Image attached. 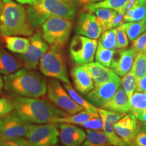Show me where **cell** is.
I'll return each mask as SVG.
<instances>
[{
	"label": "cell",
	"instance_id": "1",
	"mask_svg": "<svg viewBox=\"0 0 146 146\" xmlns=\"http://www.w3.org/2000/svg\"><path fill=\"white\" fill-rule=\"evenodd\" d=\"M13 110L11 114L31 123H57L58 118L68 114L50 102L37 98L19 96L10 93Z\"/></svg>",
	"mask_w": 146,
	"mask_h": 146
},
{
	"label": "cell",
	"instance_id": "2",
	"mask_svg": "<svg viewBox=\"0 0 146 146\" xmlns=\"http://www.w3.org/2000/svg\"><path fill=\"white\" fill-rule=\"evenodd\" d=\"M3 87L11 94L27 98H39L47 93L45 78L32 70L21 69L3 77Z\"/></svg>",
	"mask_w": 146,
	"mask_h": 146
},
{
	"label": "cell",
	"instance_id": "3",
	"mask_svg": "<svg viewBox=\"0 0 146 146\" xmlns=\"http://www.w3.org/2000/svg\"><path fill=\"white\" fill-rule=\"evenodd\" d=\"M78 2V0H36L27 8L29 21L33 28H38L50 16L73 21Z\"/></svg>",
	"mask_w": 146,
	"mask_h": 146
},
{
	"label": "cell",
	"instance_id": "4",
	"mask_svg": "<svg viewBox=\"0 0 146 146\" xmlns=\"http://www.w3.org/2000/svg\"><path fill=\"white\" fill-rule=\"evenodd\" d=\"M0 33L5 36H31L33 27L25 7L13 0H3L0 15Z\"/></svg>",
	"mask_w": 146,
	"mask_h": 146
},
{
	"label": "cell",
	"instance_id": "5",
	"mask_svg": "<svg viewBox=\"0 0 146 146\" xmlns=\"http://www.w3.org/2000/svg\"><path fill=\"white\" fill-rule=\"evenodd\" d=\"M62 49L58 45H51L40 60L39 70L43 75L70 84Z\"/></svg>",
	"mask_w": 146,
	"mask_h": 146
},
{
	"label": "cell",
	"instance_id": "6",
	"mask_svg": "<svg viewBox=\"0 0 146 146\" xmlns=\"http://www.w3.org/2000/svg\"><path fill=\"white\" fill-rule=\"evenodd\" d=\"M41 27L42 36L47 43L58 45L64 48L70 37L72 22L57 16H50Z\"/></svg>",
	"mask_w": 146,
	"mask_h": 146
},
{
	"label": "cell",
	"instance_id": "7",
	"mask_svg": "<svg viewBox=\"0 0 146 146\" xmlns=\"http://www.w3.org/2000/svg\"><path fill=\"white\" fill-rule=\"evenodd\" d=\"M98 41L76 35L72 38L69 46V54L72 61L78 66L94 62Z\"/></svg>",
	"mask_w": 146,
	"mask_h": 146
},
{
	"label": "cell",
	"instance_id": "8",
	"mask_svg": "<svg viewBox=\"0 0 146 146\" xmlns=\"http://www.w3.org/2000/svg\"><path fill=\"white\" fill-rule=\"evenodd\" d=\"M47 97L55 106L72 115L83 110L69 96L58 80L51 79L47 84Z\"/></svg>",
	"mask_w": 146,
	"mask_h": 146
},
{
	"label": "cell",
	"instance_id": "9",
	"mask_svg": "<svg viewBox=\"0 0 146 146\" xmlns=\"http://www.w3.org/2000/svg\"><path fill=\"white\" fill-rule=\"evenodd\" d=\"M32 125L12 114L0 118V143L27 137Z\"/></svg>",
	"mask_w": 146,
	"mask_h": 146
},
{
	"label": "cell",
	"instance_id": "10",
	"mask_svg": "<svg viewBox=\"0 0 146 146\" xmlns=\"http://www.w3.org/2000/svg\"><path fill=\"white\" fill-rule=\"evenodd\" d=\"M29 45L25 54H18L22 64L27 70H36L40 60L48 50V45L43 39L40 32L36 33L29 39Z\"/></svg>",
	"mask_w": 146,
	"mask_h": 146
},
{
	"label": "cell",
	"instance_id": "11",
	"mask_svg": "<svg viewBox=\"0 0 146 146\" xmlns=\"http://www.w3.org/2000/svg\"><path fill=\"white\" fill-rule=\"evenodd\" d=\"M57 123L32 125L27 136L29 146H54L58 143L60 132Z\"/></svg>",
	"mask_w": 146,
	"mask_h": 146
},
{
	"label": "cell",
	"instance_id": "12",
	"mask_svg": "<svg viewBox=\"0 0 146 146\" xmlns=\"http://www.w3.org/2000/svg\"><path fill=\"white\" fill-rule=\"evenodd\" d=\"M120 81L121 79L119 77L95 85L94 88L87 94V100L96 106L101 107L112 98L120 86Z\"/></svg>",
	"mask_w": 146,
	"mask_h": 146
},
{
	"label": "cell",
	"instance_id": "13",
	"mask_svg": "<svg viewBox=\"0 0 146 146\" xmlns=\"http://www.w3.org/2000/svg\"><path fill=\"white\" fill-rule=\"evenodd\" d=\"M76 33L93 39H98L103 32L102 27L94 14L81 12L78 18L75 28Z\"/></svg>",
	"mask_w": 146,
	"mask_h": 146
},
{
	"label": "cell",
	"instance_id": "14",
	"mask_svg": "<svg viewBox=\"0 0 146 146\" xmlns=\"http://www.w3.org/2000/svg\"><path fill=\"white\" fill-rule=\"evenodd\" d=\"M140 128L138 120L130 113L124 115L114 125L116 134L129 146H133V140Z\"/></svg>",
	"mask_w": 146,
	"mask_h": 146
},
{
	"label": "cell",
	"instance_id": "15",
	"mask_svg": "<svg viewBox=\"0 0 146 146\" xmlns=\"http://www.w3.org/2000/svg\"><path fill=\"white\" fill-rule=\"evenodd\" d=\"M135 53L132 49H116L113 55L110 68L119 77H123L131 70Z\"/></svg>",
	"mask_w": 146,
	"mask_h": 146
},
{
	"label": "cell",
	"instance_id": "16",
	"mask_svg": "<svg viewBox=\"0 0 146 146\" xmlns=\"http://www.w3.org/2000/svg\"><path fill=\"white\" fill-rule=\"evenodd\" d=\"M60 138L65 146H81L86 139V133L73 124L61 123L60 125Z\"/></svg>",
	"mask_w": 146,
	"mask_h": 146
},
{
	"label": "cell",
	"instance_id": "17",
	"mask_svg": "<svg viewBox=\"0 0 146 146\" xmlns=\"http://www.w3.org/2000/svg\"><path fill=\"white\" fill-rule=\"evenodd\" d=\"M90 76L95 85H99L106 82L119 78L110 68L104 66L98 62L85 64L80 66Z\"/></svg>",
	"mask_w": 146,
	"mask_h": 146
},
{
	"label": "cell",
	"instance_id": "18",
	"mask_svg": "<svg viewBox=\"0 0 146 146\" xmlns=\"http://www.w3.org/2000/svg\"><path fill=\"white\" fill-rule=\"evenodd\" d=\"M100 108L124 114L129 113V100L121 85L112 98Z\"/></svg>",
	"mask_w": 146,
	"mask_h": 146
},
{
	"label": "cell",
	"instance_id": "19",
	"mask_svg": "<svg viewBox=\"0 0 146 146\" xmlns=\"http://www.w3.org/2000/svg\"><path fill=\"white\" fill-rule=\"evenodd\" d=\"M74 87L81 94L86 95L94 88V83L90 76L80 66L71 71Z\"/></svg>",
	"mask_w": 146,
	"mask_h": 146
},
{
	"label": "cell",
	"instance_id": "20",
	"mask_svg": "<svg viewBox=\"0 0 146 146\" xmlns=\"http://www.w3.org/2000/svg\"><path fill=\"white\" fill-rule=\"evenodd\" d=\"M20 60L7 52L0 49V74L8 75L15 72L21 67Z\"/></svg>",
	"mask_w": 146,
	"mask_h": 146
},
{
	"label": "cell",
	"instance_id": "21",
	"mask_svg": "<svg viewBox=\"0 0 146 146\" xmlns=\"http://www.w3.org/2000/svg\"><path fill=\"white\" fill-rule=\"evenodd\" d=\"M129 0H102L94 3H87L85 4V10L91 12L95 9L104 8L112 9L118 12L125 14L124 7Z\"/></svg>",
	"mask_w": 146,
	"mask_h": 146
},
{
	"label": "cell",
	"instance_id": "22",
	"mask_svg": "<svg viewBox=\"0 0 146 146\" xmlns=\"http://www.w3.org/2000/svg\"><path fill=\"white\" fill-rule=\"evenodd\" d=\"M146 17V0H135L124 15V22H135Z\"/></svg>",
	"mask_w": 146,
	"mask_h": 146
},
{
	"label": "cell",
	"instance_id": "23",
	"mask_svg": "<svg viewBox=\"0 0 146 146\" xmlns=\"http://www.w3.org/2000/svg\"><path fill=\"white\" fill-rule=\"evenodd\" d=\"M7 49L18 54H23L26 52L29 45V39L18 36L2 35Z\"/></svg>",
	"mask_w": 146,
	"mask_h": 146
},
{
	"label": "cell",
	"instance_id": "24",
	"mask_svg": "<svg viewBox=\"0 0 146 146\" xmlns=\"http://www.w3.org/2000/svg\"><path fill=\"white\" fill-rule=\"evenodd\" d=\"M86 139L81 146H110L106 135L103 130L87 129Z\"/></svg>",
	"mask_w": 146,
	"mask_h": 146
},
{
	"label": "cell",
	"instance_id": "25",
	"mask_svg": "<svg viewBox=\"0 0 146 146\" xmlns=\"http://www.w3.org/2000/svg\"><path fill=\"white\" fill-rule=\"evenodd\" d=\"M130 41H133L140 35L146 31V17L135 22H127L121 25Z\"/></svg>",
	"mask_w": 146,
	"mask_h": 146
},
{
	"label": "cell",
	"instance_id": "26",
	"mask_svg": "<svg viewBox=\"0 0 146 146\" xmlns=\"http://www.w3.org/2000/svg\"><path fill=\"white\" fill-rule=\"evenodd\" d=\"M146 110V94L135 91L129 98V113L137 118Z\"/></svg>",
	"mask_w": 146,
	"mask_h": 146
},
{
	"label": "cell",
	"instance_id": "27",
	"mask_svg": "<svg viewBox=\"0 0 146 146\" xmlns=\"http://www.w3.org/2000/svg\"><path fill=\"white\" fill-rule=\"evenodd\" d=\"M64 88L66 89V91L68 92L69 96L71 97V98L76 102L78 106L82 107L84 110L87 112L92 113V114H98V109L96 106L90 103L88 100H85L83 98L81 95L78 94L73 87L71 86L70 84L68 83H64Z\"/></svg>",
	"mask_w": 146,
	"mask_h": 146
},
{
	"label": "cell",
	"instance_id": "28",
	"mask_svg": "<svg viewBox=\"0 0 146 146\" xmlns=\"http://www.w3.org/2000/svg\"><path fill=\"white\" fill-rule=\"evenodd\" d=\"M99 114H92V113L88 112L83 110L80 111V112L76 113V114L67 115L66 116H64V117L58 118L57 123H66L73 124V125L75 124V125H80L84 122L87 121V120L91 119V118L99 117Z\"/></svg>",
	"mask_w": 146,
	"mask_h": 146
},
{
	"label": "cell",
	"instance_id": "29",
	"mask_svg": "<svg viewBox=\"0 0 146 146\" xmlns=\"http://www.w3.org/2000/svg\"><path fill=\"white\" fill-rule=\"evenodd\" d=\"M137 84V79L135 73L133 69L131 68V70L125 76H123V78L120 81L121 87H123L127 94L129 100L133 94V93L135 91Z\"/></svg>",
	"mask_w": 146,
	"mask_h": 146
},
{
	"label": "cell",
	"instance_id": "30",
	"mask_svg": "<svg viewBox=\"0 0 146 146\" xmlns=\"http://www.w3.org/2000/svg\"><path fill=\"white\" fill-rule=\"evenodd\" d=\"M91 13L94 14L97 19L102 27V30L104 31L107 25L110 23L111 21L117 14V12L112 9H108L104 8H100L95 9L91 11Z\"/></svg>",
	"mask_w": 146,
	"mask_h": 146
},
{
	"label": "cell",
	"instance_id": "31",
	"mask_svg": "<svg viewBox=\"0 0 146 146\" xmlns=\"http://www.w3.org/2000/svg\"><path fill=\"white\" fill-rule=\"evenodd\" d=\"M116 50H110L104 47L100 43H98V47L95 54L97 62L101 64L108 68H110L113 55Z\"/></svg>",
	"mask_w": 146,
	"mask_h": 146
},
{
	"label": "cell",
	"instance_id": "32",
	"mask_svg": "<svg viewBox=\"0 0 146 146\" xmlns=\"http://www.w3.org/2000/svg\"><path fill=\"white\" fill-rule=\"evenodd\" d=\"M102 130L106 135L108 141L112 146H129L125 141L116 134L114 130V125L102 122Z\"/></svg>",
	"mask_w": 146,
	"mask_h": 146
},
{
	"label": "cell",
	"instance_id": "33",
	"mask_svg": "<svg viewBox=\"0 0 146 146\" xmlns=\"http://www.w3.org/2000/svg\"><path fill=\"white\" fill-rule=\"evenodd\" d=\"M132 68L135 73L138 82L139 80L146 74V52L135 54Z\"/></svg>",
	"mask_w": 146,
	"mask_h": 146
},
{
	"label": "cell",
	"instance_id": "34",
	"mask_svg": "<svg viewBox=\"0 0 146 146\" xmlns=\"http://www.w3.org/2000/svg\"><path fill=\"white\" fill-rule=\"evenodd\" d=\"M100 37L98 43H100L104 47L110 50H116V36L115 28L103 31Z\"/></svg>",
	"mask_w": 146,
	"mask_h": 146
},
{
	"label": "cell",
	"instance_id": "35",
	"mask_svg": "<svg viewBox=\"0 0 146 146\" xmlns=\"http://www.w3.org/2000/svg\"><path fill=\"white\" fill-rule=\"evenodd\" d=\"M98 112L102 122H106V123L112 124V125H115L125 115L121 113L102 109L101 108H98Z\"/></svg>",
	"mask_w": 146,
	"mask_h": 146
},
{
	"label": "cell",
	"instance_id": "36",
	"mask_svg": "<svg viewBox=\"0 0 146 146\" xmlns=\"http://www.w3.org/2000/svg\"><path fill=\"white\" fill-rule=\"evenodd\" d=\"M116 36V49H125L129 45V40L125 31L119 26L115 28Z\"/></svg>",
	"mask_w": 146,
	"mask_h": 146
},
{
	"label": "cell",
	"instance_id": "37",
	"mask_svg": "<svg viewBox=\"0 0 146 146\" xmlns=\"http://www.w3.org/2000/svg\"><path fill=\"white\" fill-rule=\"evenodd\" d=\"M131 49L136 54L146 52V31L132 41Z\"/></svg>",
	"mask_w": 146,
	"mask_h": 146
},
{
	"label": "cell",
	"instance_id": "38",
	"mask_svg": "<svg viewBox=\"0 0 146 146\" xmlns=\"http://www.w3.org/2000/svg\"><path fill=\"white\" fill-rule=\"evenodd\" d=\"M82 127L86 128L87 129H91V130H102V126L103 123L101 118L95 117L91 118L87 121L84 122L80 125Z\"/></svg>",
	"mask_w": 146,
	"mask_h": 146
},
{
	"label": "cell",
	"instance_id": "39",
	"mask_svg": "<svg viewBox=\"0 0 146 146\" xmlns=\"http://www.w3.org/2000/svg\"><path fill=\"white\" fill-rule=\"evenodd\" d=\"M13 110L12 104L9 98H0V118L6 116Z\"/></svg>",
	"mask_w": 146,
	"mask_h": 146
},
{
	"label": "cell",
	"instance_id": "40",
	"mask_svg": "<svg viewBox=\"0 0 146 146\" xmlns=\"http://www.w3.org/2000/svg\"><path fill=\"white\" fill-rule=\"evenodd\" d=\"M124 15H125V14L117 12V14H116V16H115L114 18L111 21L110 23L107 25L105 31L108 30V29L116 28V27L120 26L122 24L125 23V22H124Z\"/></svg>",
	"mask_w": 146,
	"mask_h": 146
},
{
	"label": "cell",
	"instance_id": "41",
	"mask_svg": "<svg viewBox=\"0 0 146 146\" xmlns=\"http://www.w3.org/2000/svg\"><path fill=\"white\" fill-rule=\"evenodd\" d=\"M0 146H29V144L27 140L23 138H18L1 142Z\"/></svg>",
	"mask_w": 146,
	"mask_h": 146
},
{
	"label": "cell",
	"instance_id": "42",
	"mask_svg": "<svg viewBox=\"0 0 146 146\" xmlns=\"http://www.w3.org/2000/svg\"><path fill=\"white\" fill-rule=\"evenodd\" d=\"M133 146H146V132L140 129L135 137L133 142Z\"/></svg>",
	"mask_w": 146,
	"mask_h": 146
},
{
	"label": "cell",
	"instance_id": "43",
	"mask_svg": "<svg viewBox=\"0 0 146 146\" xmlns=\"http://www.w3.org/2000/svg\"><path fill=\"white\" fill-rule=\"evenodd\" d=\"M135 91L144 93L146 94V74L138 81Z\"/></svg>",
	"mask_w": 146,
	"mask_h": 146
},
{
	"label": "cell",
	"instance_id": "44",
	"mask_svg": "<svg viewBox=\"0 0 146 146\" xmlns=\"http://www.w3.org/2000/svg\"><path fill=\"white\" fill-rule=\"evenodd\" d=\"M136 119L138 120L139 122L142 123V125L144 126H146V110L144 111L143 112L141 113L137 116Z\"/></svg>",
	"mask_w": 146,
	"mask_h": 146
},
{
	"label": "cell",
	"instance_id": "45",
	"mask_svg": "<svg viewBox=\"0 0 146 146\" xmlns=\"http://www.w3.org/2000/svg\"><path fill=\"white\" fill-rule=\"evenodd\" d=\"M16 2L21 5H25V4H28L30 5H33L35 3L36 0H14Z\"/></svg>",
	"mask_w": 146,
	"mask_h": 146
},
{
	"label": "cell",
	"instance_id": "46",
	"mask_svg": "<svg viewBox=\"0 0 146 146\" xmlns=\"http://www.w3.org/2000/svg\"><path fill=\"white\" fill-rule=\"evenodd\" d=\"M3 87V81L1 76H0V92L2 90V88Z\"/></svg>",
	"mask_w": 146,
	"mask_h": 146
},
{
	"label": "cell",
	"instance_id": "47",
	"mask_svg": "<svg viewBox=\"0 0 146 146\" xmlns=\"http://www.w3.org/2000/svg\"><path fill=\"white\" fill-rule=\"evenodd\" d=\"M2 8H3V0H0V15H1Z\"/></svg>",
	"mask_w": 146,
	"mask_h": 146
},
{
	"label": "cell",
	"instance_id": "48",
	"mask_svg": "<svg viewBox=\"0 0 146 146\" xmlns=\"http://www.w3.org/2000/svg\"><path fill=\"white\" fill-rule=\"evenodd\" d=\"M79 1V3H81V4H85V3H88L87 0H78Z\"/></svg>",
	"mask_w": 146,
	"mask_h": 146
},
{
	"label": "cell",
	"instance_id": "49",
	"mask_svg": "<svg viewBox=\"0 0 146 146\" xmlns=\"http://www.w3.org/2000/svg\"><path fill=\"white\" fill-rule=\"evenodd\" d=\"M102 1V0H87L88 3H94V2H98V1Z\"/></svg>",
	"mask_w": 146,
	"mask_h": 146
},
{
	"label": "cell",
	"instance_id": "50",
	"mask_svg": "<svg viewBox=\"0 0 146 146\" xmlns=\"http://www.w3.org/2000/svg\"><path fill=\"white\" fill-rule=\"evenodd\" d=\"M140 129H141V130H143V131H145V132H146V126H144V125H143L141 128H140Z\"/></svg>",
	"mask_w": 146,
	"mask_h": 146
},
{
	"label": "cell",
	"instance_id": "51",
	"mask_svg": "<svg viewBox=\"0 0 146 146\" xmlns=\"http://www.w3.org/2000/svg\"></svg>",
	"mask_w": 146,
	"mask_h": 146
}]
</instances>
